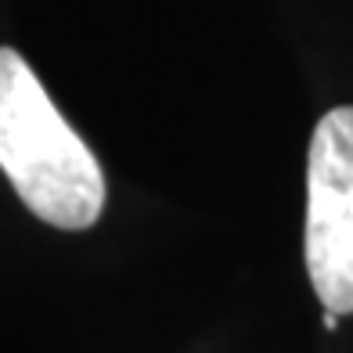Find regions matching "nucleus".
<instances>
[{
	"label": "nucleus",
	"mask_w": 353,
	"mask_h": 353,
	"mask_svg": "<svg viewBox=\"0 0 353 353\" xmlns=\"http://www.w3.org/2000/svg\"><path fill=\"white\" fill-rule=\"evenodd\" d=\"M303 249L325 310L353 314V105L332 108L314 126Z\"/></svg>",
	"instance_id": "nucleus-2"
},
{
	"label": "nucleus",
	"mask_w": 353,
	"mask_h": 353,
	"mask_svg": "<svg viewBox=\"0 0 353 353\" xmlns=\"http://www.w3.org/2000/svg\"><path fill=\"white\" fill-rule=\"evenodd\" d=\"M335 325H339V314H335V310H325V328L332 332Z\"/></svg>",
	"instance_id": "nucleus-3"
},
{
	"label": "nucleus",
	"mask_w": 353,
	"mask_h": 353,
	"mask_svg": "<svg viewBox=\"0 0 353 353\" xmlns=\"http://www.w3.org/2000/svg\"><path fill=\"white\" fill-rule=\"evenodd\" d=\"M0 170L43 223L87 231L105 205V173L51 94L11 47H0Z\"/></svg>",
	"instance_id": "nucleus-1"
}]
</instances>
